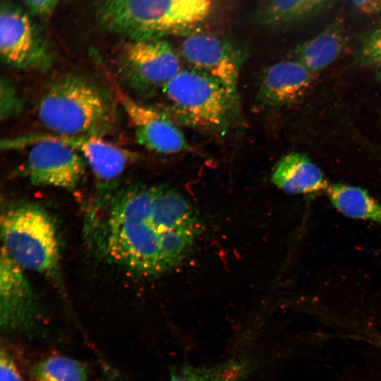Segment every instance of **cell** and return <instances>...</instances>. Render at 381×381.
<instances>
[{
    "mask_svg": "<svg viewBox=\"0 0 381 381\" xmlns=\"http://www.w3.org/2000/svg\"><path fill=\"white\" fill-rule=\"evenodd\" d=\"M158 187L135 186L113 198L100 229V241L114 262L136 274L153 276L167 270L162 235L151 221Z\"/></svg>",
    "mask_w": 381,
    "mask_h": 381,
    "instance_id": "obj_1",
    "label": "cell"
},
{
    "mask_svg": "<svg viewBox=\"0 0 381 381\" xmlns=\"http://www.w3.org/2000/svg\"><path fill=\"white\" fill-rule=\"evenodd\" d=\"M42 123L52 133L102 137L116 122L112 101L84 78L67 75L52 83L37 109Z\"/></svg>",
    "mask_w": 381,
    "mask_h": 381,
    "instance_id": "obj_2",
    "label": "cell"
},
{
    "mask_svg": "<svg viewBox=\"0 0 381 381\" xmlns=\"http://www.w3.org/2000/svg\"><path fill=\"white\" fill-rule=\"evenodd\" d=\"M212 0H104L101 19L132 40L188 35L210 14Z\"/></svg>",
    "mask_w": 381,
    "mask_h": 381,
    "instance_id": "obj_3",
    "label": "cell"
},
{
    "mask_svg": "<svg viewBox=\"0 0 381 381\" xmlns=\"http://www.w3.org/2000/svg\"><path fill=\"white\" fill-rule=\"evenodd\" d=\"M1 248L23 270L52 277L57 273L60 250L56 228L40 206L18 202L1 217Z\"/></svg>",
    "mask_w": 381,
    "mask_h": 381,
    "instance_id": "obj_4",
    "label": "cell"
},
{
    "mask_svg": "<svg viewBox=\"0 0 381 381\" xmlns=\"http://www.w3.org/2000/svg\"><path fill=\"white\" fill-rule=\"evenodd\" d=\"M162 90L171 114L191 128L222 134L236 113L238 101L227 90L192 68H181Z\"/></svg>",
    "mask_w": 381,
    "mask_h": 381,
    "instance_id": "obj_5",
    "label": "cell"
},
{
    "mask_svg": "<svg viewBox=\"0 0 381 381\" xmlns=\"http://www.w3.org/2000/svg\"><path fill=\"white\" fill-rule=\"evenodd\" d=\"M40 140H55L77 150L102 186L112 183L138 157L136 153L99 136L34 133L6 138L1 141V148L4 150L20 149Z\"/></svg>",
    "mask_w": 381,
    "mask_h": 381,
    "instance_id": "obj_6",
    "label": "cell"
},
{
    "mask_svg": "<svg viewBox=\"0 0 381 381\" xmlns=\"http://www.w3.org/2000/svg\"><path fill=\"white\" fill-rule=\"evenodd\" d=\"M182 57L190 68L221 83L238 101V84L243 52L230 42L214 35L195 32L181 46Z\"/></svg>",
    "mask_w": 381,
    "mask_h": 381,
    "instance_id": "obj_7",
    "label": "cell"
},
{
    "mask_svg": "<svg viewBox=\"0 0 381 381\" xmlns=\"http://www.w3.org/2000/svg\"><path fill=\"white\" fill-rule=\"evenodd\" d=\"M26 171L32 184L75 190L87 165L75 149L57 141L40 140L31 144Z\"/></svg>",
    "mask_w": 381,
    "mask_h": 381,
    "instance_id": "obj_8",
    "label": "cell"
},
{
    "mask_svg": "<svg viewBox=\"0 0 381 381\" xmlns=\"http://www.w3.org/2000/svg\"><path fill=\"white\" fill-rule=\"evenodd\" d=\"M122 66L130 83L145 91L162 87L181 69L172 46L161 39L131 40L123 49Z\"/></svg>",
    "mask_w": 381,
    "mask_h": 381,
    "instance_id": "obj_9",
    "label": "cell"
},
{
    "mask_svg": "<svg viewBox=\"0 0 381 381\" xmlns=\"http://www.w3.org/2000/svg\"><path fill=\"white\" fill-rule=\"evenodd\" d=\"M0 52L2 60L16 68H43L50 56L29 16L11 4L1 7Z\"/></svg>",
    "mask_w": 381,
    "mask_h": 381,
    "instance_id": "obj_10",
    "label": "cell"
},
{
    "mask_svg": "<svg viewBox=\"0 0 381 381\" xmlns=\"http://www.w3.org/2000/svg\"><path fill=\"white\" fill-rule=\"evenodd\" d=\"M118 97L140 145L164 155L176 154L189 148L183 132L168 114L122 92L118 94Z\"/></svg>",
    "mask_w": 381,
    "mask_h": 381,
    "instance_id": "obj_11",
    "label": "cell"
},
{
    "mask_svg": "<svg viewBox=\"0 0 381 381\" xmlns=\"http://www.w3.org/2000/svg\"><path fill=\"white\" fill-rule=\"evenodd\" d=\"M37 310V298L23 272L1 248L0 255V325L5 331L28 326Z\"/></svg>",
    "mask_w": 381,
    "mask_h": 381,
    "instance_id": "obj_12",
    "label": "cell"
},
{
    "mask_svg": "<svg viewBox=\"0 0 381 381\" xmlns=\"http://www.w3.org/2000/svg\"><path fill=\"white\" fill-rule=\"evenodd\" d=\"M313 73L298 61H282L267 66L262 73L258 99L270 108L287 107L308 90Z\"/></svg>",
    "mask_w": 381,
    "mask_h": 381,
    "instance_id": "obj_13",
    "label": "cell"
},
{
    "mask_svg": "<svg viewBox=\"0 0 381 381\" xmlns=\"http://www.w3.org/2000/svg\"><path fill=\"white\" fill-rule=\"evenodd\" d=\"M272 182L289 195H307L326 190L329 183L321 169L306 155L291 152L274 167Z\"/></svg>",
    "mask_w": 381,
    "mask_h": 381,
    "instance_id": "obj_14",
    "label": "cell"
},
{
    "mask_svg": "<svg viewBox=\"0 0 381 381\" xmlns=\"http://www.w3.org/2000/svg\"><path fill=\"white\" fill-rule=\"evenodd\" d=\"M346 44L344 21L337 18L318 35L298 45L295 54L297 61L314 74L334 62Z\"/></svg>",
    "mask_w": 381,
    "mask_h": 381,
    "instance_id": "obj_15",
    "label": "cell"
},
{
    "mask_svg": "<svg viewBox=\"0 0 381 381\" xmlns=\"http://www.w3.org/2000/svg\"><path fill=\"white\" fill-rule=\"evenodd\" d=\"M325 192L334 207L345 216L381 226V203L365 190L338 183L329 184Z\"/></svg>",
    "mask_w": 381,
    "mask_h": 381,
    "instance_id": "obj_16",
    "label": "cell"
},
{
    "mask_svg": "<svg viewBox=\"0 0 381 381\" xmlns=\"http://www.w3.org/2000/svg\"><path fill=\"white\" fill-rule=\"evenodd\" d=\"M151 221L160 234L181 226L198 223L189 202L178 192L158 186Z\"/></svg>",
    "mask_w": 381,
    "mask_h": 381,
    "instance_id": "obj_17",
    "label": "cell"
},
{
    "mask_svg": "<svg viewBox=\"0 0 381 381\" xmlns=\"http://www.w3.org/2000/svg\"><path fill=\"white\" fill-rule=\"evenodd\" d=\"M37 381H85L83 364L63 356H50L42 361L34 371Z\"/></svg>",
    "mask_w": 381,
    "mask_h": 381,
    "instance_id": "obj_18",
    "label": "cell"
},
{
    "mask_svg": "<svg viewBox=\"0 0 381 381\" xmlns=\"http://www.w3.org/2000/svg\"><path fill=\"white\" fill-rule=\"evenodd\" d=\"M308 18L306 0H269L260 19L266 25L282 26Z\"/></svg>",
    "mask_w": 381,
    "mask_h": 381,
    "instance_id": "obj_19",
    "label": "cell"
},
{
    "mask_svg": "<svg viewBox=\"0 0 381 381\" xmlns=\"http://www.w3.org/2000/svg\"><path fill=\"white\" fill-rule=\"evenodd\" d=\"M354 65L381 67V23L373 25L365 33L356 54Z\"/></svg>",
    "mask_w": 381,
    "mask_h": 381,
    "instance_id": "obj_20",
    "label": "cell"
},
{
    "mask_svg": "<svg viewBox=\"0 0 381 381\" xmlns=\"http://www.w3.org/2000/svg\"><path fill=\"white\" fill-rule=\"evenodd\" d=\"M1 119H8L20 114L23 100L11 83L6 78L1 80Z\"/></svg>",
    "mask_w": 381,
    "mask_h": 381,
    "instance_id": "obj_21",
    "label": "cell"
},
{
    "mask_svg": "<svg viewBox=\"0 0 381 381\" xmlns=\"http://www.w3.org/2000/svg\"><path fill=\"white\" fill-rule=\"evenodd\" d=\"M0 381H23L12 359L3 351L0 357Z\"/></svg>",
    "mask_w": 381,
    "mask_h": 381,
    "instance_id": "obj_22",
    "label": "cell"
},
{
    "mask_svg": "<svg viewBox=\"0 0 381 381\" xmlns=\"http://www.w3.org/2000/svg\"><path fill=\"white\" fill-rule=\"evenodd\" d=\"M30 11L40 17H47L55 9L59 0H24Z\"/></svg>",
    "mask_w": 381,
    "mask_h": 381,
    "instance_id": "obj_23",
    "label": "cell"
},
{
    "mask_svg": "<svg viewBox=\"0 0 381 381\" xmlns=\"http://www.w3.org/2000/svg\"><path fill=\"white\" fill-rule=\"evenodd\" d=\"M355 9L361 14L373 16L381 13V0H350Z\"/></svg>",
    "mask_w": 381,
    "mask_h": 381,
    "instance_id": "obj_24",
    "label": "cell"
},
{
    "mask_svg": "<svg viewBox=\"0 0 381 381\" xmlns=\"http://www.w3.org/2000/svg\"><path fill=\"white\" fill-rule=\"evenodd\" d=\"M332 0H306L308 16L322 11Z\"/></svg>",
    "mask_w": 381,
    "mask_h": 381,
    "instance_id": "obj_25",
    "label": "cell"
},
{
    "mask_svg": "<svg viewBox=\"0 0 381 381\" xmlns=\"http://www.w3.org/2000/svg\"><path fill=\"white\" fill-rule=\"evenodd\" d=\"M377 76H378V78H379L380 81L381 82V67L379 68V71H378V73H377Z\"/></svg>",
    "mask_w": 381,
    "mask_h": 381,
    "instance_id": "obj_26",
    "label": "cell"
}]
</instances>
